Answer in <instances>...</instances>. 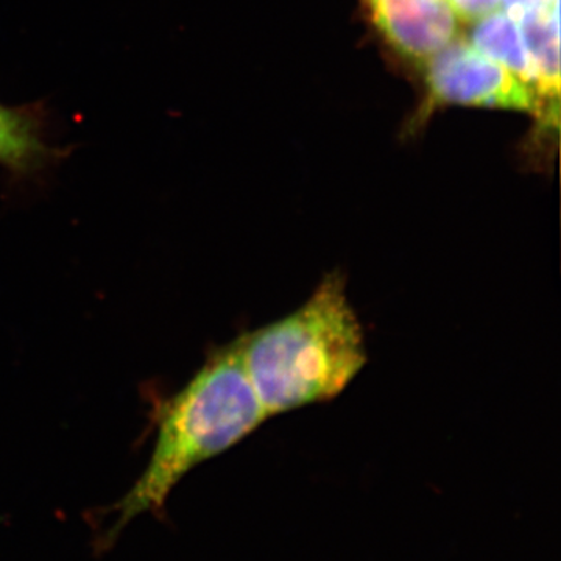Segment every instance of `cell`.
Wrapping results in <instances>:
<instances>
[{
  "mask_svg": "<svg viewBox=\"0 0 561 561\" xmlns=\"http://www.w3.org/2000/svg\"><path fill=\"white\" fill-rule=\"evenodd\" d=\"M238 343L268 419L335 400L368 362L364 327L339 271L327 273L300 308Z\"/></svg>",
  "mask_w": 561,
  "mask_h": 561,
  "instance_id": "1",
  "label": "cell"
},
{
  "mask_svg": "<svg viewBox=\"0 0 561 561\" xmlns=\"http://www.w3.org/2000/svg\"><path fill=\"white\" fill-rule=\"evenodd\" d=\"M267 420L238 339L214 350L191 381L161 402L149 465L117 504L119 526L140 513L160 511L187 472L228 451Z\"/></svg>",
  "mask_w": 561,
  "mask_h": 561,
  "instance_id": "2",
  "label": "cell"
},
{
  "mask_svg": "<svg viewBox=\"0 0 561 561\" xmlns=\"http://www.w3.org/2000/svg\"><path fill=\"white\" fill-rule=\"evenodd\" d=\"M423 66L426 95L419 113L421 121L440 106L460 105L516 111L541 124V105L535 92L468 41L454 39Z\"/></svg>",
  "mask_w": 561,
  "mask_h": 561,
  "instance_id": "3",
  "label": "cell"
},
{
  "mask_svg": "<svg viewBox=\"0 0 561 561\" xmlns=\"http://www.w3.org/2000/svg\"><path fill=\"white\" fill-rule=\"evenodd\" d=\"M364 5L391 49L416 65L457 38L459 21L446 0H364Z\"/></svg>",
  "mask_w": 561,
  "mask_h": 561,
  "instance_id": "4",
  "label": "cell"
},
{
  "mask_svg": "<svg viewBox=\"0 0 561 561\" xmlns=\"http://www.w3.org/2000/svg\"><path fill=\"white\" fill-rule=\"evenodd\" d=\"M66 157L47 139L43 103L7 106L0 103V168L14 179H35Z\"/></svg>",
  "mask_w": 561,
  "mask_h": 561,
  "instance_id": "5",
  "label": "cell"
},
{
  "mask_svg": "<svg viewBox=\"0 0 561 561\" xmlns=\"http://www.w3.org/2000/svg\"><path fill=\"white\" fill-rule=\"evenodd\" d=\"M513 18V16H512ZM534 62L535 94L540 102V130L551 135L560 125V3L515 16Z\"/></svg>",
  "mask_w": 561,
  "mask_h": 561,
  "instance_id": "6",
  "label": "cell"
},
{
  "mask_svg": "<svg viewBox=\"0 0 561 561\" xmlns=\"http://www.w3.org/2000/svg\"><path fill=\"white\" fill-rule=\"evenodd\" d=\"M468 43L486 58L507 69L535 92L537 77L534 62L527 50L522 27L507 11L496 10L482 20L472 22Z\"/></svg>",
  "mask_w": 561,
  "mask_h": 561,
  "instance_id": "7",
  "label": "cell"
},
{
  "mask_svg": "<svg viewBox=\"0 0 561 561\" xmlns=\"http://www.w3.org/2000/svg\"><path fill=\"white\" fill-rule=\"evenodd\" d=\"M446 2L451 7L457 21L471 22V24L502 7V0H446Z\"/></svg>",
  "mask_w": 561,
  "mask_h": 561,
  "instance_id": "8",
  "label": "cell"
},
{
  "mask_svg": "<svg viewBox=\"0 0 561 561\" xmlns=\"http://www.w3.org/2000/svg\"><path fill=\"white\" fill-rule=\"evenodd\" d=\"M556 3H560V0H502V7L513 18L526 13V11L546 9Z\"/></svg>",
  "mask_w": 561,
  "mask_h": 561,
  "instance_id": "9",
  "label": "cell"
}]
</instances>
